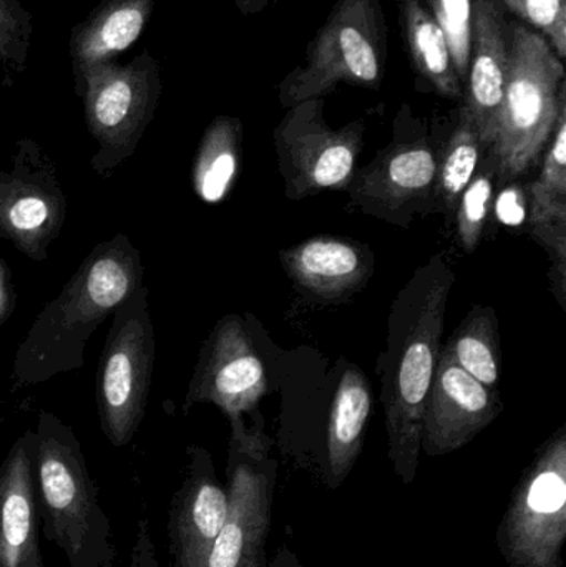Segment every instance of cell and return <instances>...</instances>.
I'll return each mask as SVG.
<instances>
[{"instance_id":"19","label":"cell","mask_w":566,"mask_h":567,"mask_svg":"<svg viewBox=\"0 0 566 567\" xmlns=\"http://www.w3.org/2000/svg\"><path fill=\"white\" fill-rule=\"evenodd\" d=\"M155 9V0H100L69 35L73 89H82L90 70L113 62L142 37Z\"/></svg>"},{"instance_id":"7","label":"cell","mask_w":566,"mask_h":567,"mask_svg":"<svg viewBox=\"0 0 566 567\" xmlns=\"http://www.w3.org/2000/svg\"><path fill=\"white\" fill-rule=\"evenodd\" d=\"M566 429H558L512 492L495 545L507 567H565Z\"/></svg>"},{"instance_id":"17","label":"cell","mask_w":566,"mask_h":567,"mask_svg":"<svg viewBox=\"0 0 566 567\" xmlns=\"http://www.w3.org/2000/svg\"><path fill=\"white\" fill-rule=\"evenodd\" d=\"M508 43L498 0H475L472 7V47L464 110L474 122L484 148H491L504 102Z\"/></svg>"},{"instance_id":"32","label":"cell","mask_w":566,"mask_h":567,"mask_svg":"<svg viewBox=\"0 0 566 567\" xmlns=\"http://www.w3.org/2000/svg\"><path fill=\"white\" fill-rule=\"evenodd\" d=\"M497 216L502 223L508 226H518L525 221L527 208H525L524 193L517 185L504 189V193L498 196Z\"/></svg>"},{"instance_id":"22","label":"cell","mask_w":566,"mask_h":567,"mask_svg":"<svg viewBox=\"0 0 566 567\" xmlns=\"http://www.w3.org/2000/svg\"><path fill=\"white\" fill-rule=\"evenodd\" d=\"M405 39L418 72L447 99H461L464 83L452 62L447 39L421 0H402Z\"/></svg>"},{"instance_id":"5","label":"cell","mask_w":566,"mask_h":567,"mask_svg":"<svg viewBox=\"0 0 566 567\" xmlns=\"http://www.w3.org/2000/svg\"><path fill=\"white\" fill-rule=\"evenodd\" d=\"M385 27L379 0H339L308 47L305 66L286 76V109L322 99L339 83L378 89L384 75Z\"/></svg>"},{"instance_id":"14","label":"cell","mask_w":566,"mask_h":567,"mask_svg":"<svg viewBox=\"0 0 566 567\" xmlns=\"http://www.w3.org/2000/svg\"><path fill=\"white\" fill-rule=\"evenodd\" d=\"M182 485L168 509V548L173 567H208L228 515V492L216 475L208 450L189 446Z\"/></svg>"},{"instance_id":"21","label":"cell","mask_w":566,"mask_h":567,"mask_svg":"<svg viewBox=\"0 0 566 567\" xmlns=\"http://www.w3.org/2000/svg\"><path fill=\"white\" fill-rule=\"evenodd\" d=\"M243 126L233 116H216L203 133L193 162L192 185L206 205H218L231 192L241 159Z\"/></svg>"},{"instance_id":"26","label":"cell","mask_w":566,"mask_h":567,"mask_svg":"<svg viewBox=\"0 0 566 567\" xmlns=\"http://www.w3.org/2000/svg\"><path fill=\"white\" fill-rule=\"evenodd\" d=\"M32 32V13L22 2L0 0V85L10 89L25 72Z\"/></svg>"},{"instance_id":"1","label":"cell","mask_w":566,"mask_h":567,"mask_svg":"<svg viewBox=\"0 0 566 567\" xmlns=\"http://www.w3.org/2000/svg\"><path fill=\"white\" fill-rule=\"evenodd\" d=\"M455 276L444 256L429 259L395 297L388 350L379 360L392 472L414 483L421 466L425 400L434 380Z\"/></svg>"},{"instance_id":"29","label":"cell","mask_w":566,"mask_h":567,"mask_svg":"<svg viewBox=\"0 0 566 567\" xmlns=\"http://www.w3.org/2000/svg\"><path fill=\"white\" fill-rule=\"evenodd\" d=\"M505 7L544 32L558 59L566 55V0H504Z\"/></svg>"},{"instance_id":"4","label":"cell","mask_w":566,"mask_h":567,"mask_svg":"<svg viewBox=\"0 0 566 567\" xmlns=\"http://www.w3.org/2000/svg\"><path fill=\"white\" fill-rule=\"evenodd\" d=\"M564 106V63L544 35L515 27L508 43L504 102L488 148L505 182L521 178L537 165Z\"/></svg>"},{"instance_id":"2","label":"cell","mask_w":566,"mask_h":567,"mask_svg":"<svg viewBox=\"0 0 566 567\" xmlns=\"http://www.w3.org/2000/svg\"><path fill=\"white\" fill-rule=\"evenodd\" d=\"M142 255L119 233L83 259L62 292L50 300L13 357L16 386L49 382L82 369L86 342L116 307L143 284Z\"/></svg>"},{"instance_id":"28","label":"cell","mask_w":566,"mask_h":567,"mask_svg":"<svg viewBox=\"0 0 566 567\" xmlns=\"http://www.w3.org/2000/svg\"><path fill=\"white\" fill-rule=\"evenodd\" d=\"M435 22L451 49L452 62L461 82H467L472 47V0H428Z\"/></svg>"},{"instance_id":"20","label":"cell","mask_w":566,"mask_h":567,"mask_svg":"<svg viewBox=\"0 0 566 567\" xmlns=\"http://www.w3.org/2000/svg\"><path fill=\"white\" fill-rule=\"evenodd\" d=\"M372 412V392L361 370L349 367L332 399L326 425L321 482L338 489L354 470L364 446L366 430Z\"/></svg>"},{"instance_id":"16","label":"cell","mask_w":566,"mask_h":567,"mask_svg":"<svg viewBox=\"0 0 566 567\" xmlns=\"http://www.w3.org/2000/svg\"><path fill=\"white\" fill-rule=\"evenodd\" d=\"M33 453L35 433L25 432L0 466V567H45Z\"/></svg>"},{"instance_id":"25","label":"cell","mask_w":566,"mask_h":567,"mask_svg":"<svg viewBox=\"0 0 566 567\" xmlns=\"http://www.w3.org/2000/svg\"><path fill=\"white\" fill-rule=\"evenodd\" d=\"M528 226L566 223V106L542 163L541 176L528 186Z\"/></svg>"},{"instance_id":"15","label":"cell","mask_w":566,"mask_h":567,"mask_svg":"<svg viewBox=\"0 0 566 567\" xmlns=\"http://www.w3.org/2000/svg\"><path fill=\"white\" fill-rule=\"evenodd\" d=\"M438 158L424 142L391 146L368 168L352 175V202L369 215L391 223L408 221L424 206L435 205Z\"/></svg>"},{"instance_id":"3","label":"cell","mask_w":566,"mask_h":567,"mask_svg":"<svg viewBox=\"0 0 566 567\" xmlns=\"http://www.w3.org/2000/svg\"><path fill=\"white\" fill-rule=\"evenodd\" d=\"M33 475L43 536L69 567H113L116 548L109 515L90 476L82 443L72 426L40 412Z\"/></svg>"},{"instance_id":"18","label":"cell","mask_w":566,"mask_h":567,"mask_svg":"<svg viewBox=\"0 0 566 567\" xmlns=\"http://www.w3.org/2000/svg\"><path fill=\"white\" fill-rule=\"evenodd\" d=\"M286 275L316 299L339 302L366 286L372 256L351 239L316 236L281 251Z\"/></svg>"},{"instance_id":"6","label":"cell","mask_w":566,"mask_h":567,"mask_svg":"<svg viewBox=\"0 0 566 567\" xmlns=\"http://www.w3.org/2000/svg\"><path fill=\"white\" fill-rule=\"evenodd\" d=\"M162 66L148 52L120 65L90 70L76 95L82 99L86 128L96 143L93 172L109 178L135 155L162 99Z\"/></svg>"},{"instance_id":"23","label":"cell","mask_w":566,"mask_h":567,"mask_svg":"<svg viewBox=\"0 0 566 567\" xmlns=\"http://www.w3.org/2000/svg\"><path fill=\"white\" fill-rule=\"evenodd\" d=\"M475 380L497 392L501 379V343L494 309L474 307L444 347Z\"/></svg>"},{"instance_id":"12","label":"cell","mask_w":566,"mask_h":567,"mask_svg":"<svg viewBox=\"0 0 566 567\" xmlns=\"http://www.w3.org/2000/svg\"><path fill=\"white\" fill-rule=\"evenodd\" d=\"M268 390L265 365L239 317L226 316L216 323L199 352L185 396V410L212 403L229 423L245 422Z\"/></svg>"},{"instance_id":"10","label":"cell","mask_w":566,"mask_h":567,"mask_svg":"<svg viewBox=\"0 0 566 567\" xmlns=\"http://www.w3.org/2000/svg\"><path fill=\"white\" fill-rule=\"evenodd\" d=\"M362 135L361 122L332 130L325 120L322 99L288 109L275 130L276 158L286 196L298 202L325 189L348 188Z\"/></svg>"},{"instance_id":"9","label":"cell","mask_w":566,"mask_h":567,"mask_svg":"<svg viewBox=\"0 0 566 567\" xmlns=\"http://www.w3.org/2000/svg\"><path fill=\"white\" fill-rule=\"evenodd\" d=\"M278 463L261 429L231 425L226 492L228 515L208 567H268Z\"/></svg>"},{"instance_id":"24","label":"cell","mask_w":566,"mask_h":567,"mask_svg":"<svg viewBox=\"0 0 566 567\" xmlns=\"http://www.w3.org/2000/svg\"><path fill=\"white\" fill-rule=\"evenodd\" d=\"M484 148L471 116L461 110V120L445 143L435 173V202L447 215L457 209L459 199L477 173L478 159Z\"/></svg>"},{"instance_id":"8","label":"cell","mask_w":566,"mask_h":567,"mask_svg":"<svg viewBox=\"0 0 566 567\" xmlns=\"http://www.w3.org/2000/svg\"><path fill=\"white\" fill-rule=\"evenodd\" d=\"M155 367V329L148 287H138L112 316L96 375V410L103 435L116 449L138 432Z\"/></svg>"},{"instance_id":"11","label":"cell","mask_w":566,"mask_h":567,"mask_svg":"<svg viewBox=\"0 0 566 567\" xmlns=\"http://www.w3.org/2000/svg\"><path fill=\"white\" fill-rule=\"evenodd\" d=\"M65 193L55 163L32 138H20L0 165V238L33 261H45L65 225Z\"/></svg>"},{"instance_id":"31","label":"cell","mask_w":566,"mask_h":567,"mask_svg":"<svg viewBox=\"0 0 566 567\" xmlns=\"http://www.w3.org/2000/svg\"><path fill=\"white\" fill-rule=\"evenodd\" d=\"M128 567H159L152 528H150V522L146 518L138 519V523H136Z\"/></svg>"},{"instance_id":"35","label":"cell","mask_w":566,"mask_h":567,"mask_svg":"<svg viewBox=\"0 0 566 567\" xmlns=\"http://www.w3.org/2000/svg\"><path fill=\"white\" fill-rule=\"evenodd\" d=\"M235 2L243 12L248 13L253 12L255 9H259V7L266 6V3L271 2V0H235Z\"/></svg>"},{"instance_id":"13","label":"cell","mask_w":566,"mask_h":567,"mask_svg":"<svg viewBox=\"0 0 566 567\" xmlns=\"http://www.w3.org/2000/svg\"><path fill=\"white\" fill-rule=\"evenodd\" d=\"M501 412L498 393L469 375L447 350L441 349L425 400L422 453L444 456L464 449Z\"/></svg>"},{"instance_id":"34","label":"cell","mask_w":566,"mask_h":567,"mask_svg":"<svg viewBox=\"0 0 566 567\" xmlns=\"http://www.w3.org/2000/svg\"><path fill=\"white\" fill-rule=\"evenodd\" d=\"M268 567H305L299 556L288 546H281L269 559Z\"/></svg>"},{"instance_id":"30","label":"cell","mask_w":566,"mask_h":567,"mask_svg":"<svg viewBox=\"0 0 566 567\" xmlns=\"http://www.w3.org/2000/svg\"><path fill=\"white\" fill-rule=\"evenodd\" d=\"M531 235L550 252L554 261V284L558 300L565 309L566 282V223L528 226Z\"/></svg>"},{"instance_id":"33","label":"cell","mask_w":566,"mask_h":567,"mask_svg":"<svg viewBox=\"0 0 566 567\" xmlns=\"http://www.w3.org/2000/svg\"><path fill=\"white\" fill-rule=\"evenodd\" d=\"M17 293L13 289L12 278L9 268L3 259H0V326L9 320L16 309Z\"/></svg>"},{"instance_id":"27","label":"cell","mask_w":566,"mask_h":567,"mask_svg":"<svg viewBox=\"0 0 566 567\" xmlns=\"http://www.w3.org/2000/svg\"><path fill=\"white\" fill-rule=\"evenodd\" d=\"M494 199V172L475 173L465 192L459 199L457 209V236L462 248L467 252H474L481 245L484 235L485 223Z\"/></svg>"}]
</instances>
